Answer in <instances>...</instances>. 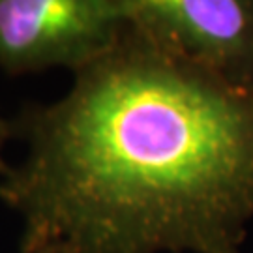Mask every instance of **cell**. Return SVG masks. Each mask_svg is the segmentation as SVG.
<instances>
[{
  "label": "cell",
  "instance_id": "obj_1",
  "mask_svg": "<svg viewBox=\"0 0 253 253\" xmlns=\"http://www.w3.org/2000/svg\"><path fill=\"white\" fill-rule=\"evenodd\" d=\"M0 176L21 253H242L253 221V88L127 19L62 98L23 113Z\"/></svg>",
  "mask_w": 253,
  "mask_h": 253
},
{
  "label": "cell",
  "instance_id": "obj_3",
  "mask_svg": "<svg viewBox=\"0 0 253 253\" xmlns=\"http://www.w3.org/2000/svg\"><path fill=\"white\" fill-rule=\"evenodd\" d=\"M127 19L160 45L253 88V0H126Z\"/></svg>",
  "mask_w": 253,
  "mask_h": 253
},
{
  "label": "cell",
  "instance_id": "obj_4",
  "mask_svg": "<svg viewBox=\"0 0 253 253\" xmlns=\"http://www.w3.org/2000/svg\"><path fill=\"white\" fill-rule=\"evenodd\" d=\"M13 133V127L9 122H6L4 118L0 117V176L6 172V169L9 167V163L6 162V156H4V148L8 145L9 137Z\"/></svg>",
  "mask_w": 253,
  "mask_h": 253
},
{
  "label": "cell",
  "instance_id": "obj_2",
  "mask_svg": "<svg viewBox=\"0 0 253 253\" xmlns=\"http://www.w3.org/2000/svg\"><path fill=\"white\" fill-rule=\"evenodd\" d=\"M126 0H0V70H83L115 45Z\"/></svg>",
  "mask_w": 253,
  "mask_h": 253
}]
</instances>
